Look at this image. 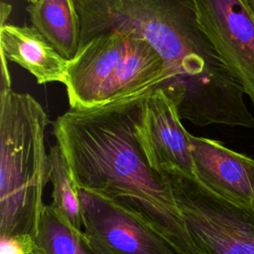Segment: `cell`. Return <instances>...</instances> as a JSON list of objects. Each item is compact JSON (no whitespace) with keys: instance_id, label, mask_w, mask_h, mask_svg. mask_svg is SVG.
I'll use <instances>...</instances> for the list:
<instances>
[{"instance_id":"15","label":"cell","mask_w":254,"mask_h":254,"mask_svg":"<svg viewBox=\"0 0 254 254\" xmlns=\"http://www.w3.org/2000/svg\"><path fill=\"white\" fill-rule=\"evenodd\" d=\"M12 10V6L10 4H7L5 2H1V7H0V21H1V25L3 26L5 24L8 23V18L9 15L11 13Z\"/></svg>"},{"instance_id":"18","label":"cell","mask_w":254,"mask_h":254,"mask_svg":"<svg viewBox=\"0 0 254 254\" xmlns=\"http://www.w3.org/2000/svg\"><path fill=\"white\" fill-rule=\"evenodd\" d=\"M26 1H28L30 4H32V3H36L38 0H26Z\"/></svg>"},{"instance_id":"2","label":"cell","mask_w":254,"mask_h":254,"mask_svg":"<svg viewBox=\"0 0 254 254\" xmlns=\"http://www.w3.org/2000/svg\"><path fill=\"white\" fill-rule=\"evenodd\" d=\"M149 92L90 109L67 110L53 122L56 143L78 190L136 211L179 254H200L188 232L168 176L151 165L137 135Z\"/></svg>"},{"instance_id":"5","label":"cell","mask_w":254,"mask_h":254,"mask_svg":"<svg viewBox=\"0 0 254 254\" xmlns=\"http://www.w3.org/2000/svg\"><path fill=\"white\" fill-rule=\"evenodd\" d=\"M166 175L188 232L200 254H254L252 208L219 196L196 178Z\"/></svg>"},{"instance_id":"6","label":"cell","mask_w":254,"mask_h":254,"mask_svg":"<svg viewBox=\"0 0 254 254\" xmlns=\"http://www.w3.org/2000/svg\"><path fill=\"white\" fill-rule=\"evenodd\" d=\"M83 233L95 254H179L142 215L100 194L78 190Z\"/></svg>"},{"instance_id":"9","label":"cell","mask_w":254,"mask_h":254,"mask_svg":"<svg viewBox=\"0 0 254 254\" xmlns=\"http://www.w3.org/2000/svg\"><path fill=\"white\" fill-rule=\"evenodd\" d=\"M190 142L196 179L219 196L251 208L254 160L213 139L190 133Z\"/></svg>"},{"instance_id":"12","label":"cell","mask_w":254,"mask_h":254,"mask_svg":"<svg viewBox=\"0 0 254 254\" xmlns=\"http://www.w3.org/2000/svg\"><path fill=\"white\" fill-rule=\"evenodd\" d=\"M34 250L39 254H95L83 231L73 228L52 203L43 207Z\"/></svg>"},{"instance_id":"11","label":"cell","mask_w":254,"mask_h":254,"mask_svg":"<svg viewBox=\"0 0 254 254\" xmlns=\"http://www.w3.org/2000/svg\"><path fill=\"white\" fill-rule=\"evenodd\" d=\"M36 28L66 60L79 48V21L73 0H38L26 7Z\"/></svg>"},{"instance_id":"13","label":"cell","mask_w":254,"mask_h":254,"mask_svg":"<svg viewBox=\"0 0 254 254\" xmlns=\"http://www.w3.org/2000/svg\"><path fill=\"white\" fill-rule=\"evenodd\" d=\"M49 182H51L52 204L78 231H83L82 212L78 189L71 177L66 159L58 143L49 151Z\"/></svg>"},{"instance_id":"19","label":"cell","mask_w":254,"mask_h":254,"mask_svg":"<svg viewBox=\"0 0 254 254\" xmlns=\"http://www.w3.org/2000/svg\"><path fill=\"white\" fill-rule=\"evenodd\" d=\"M251 208H252V210H253V212H254V197H253V200H252V204H251Z\"/></svg>"},{"instance_id":"4","label":"cell","mask_w":254,"mask_h":254,"mask_svg":"<svg viewBox=\"0 0 254 254\" xmlns=\"http://www.w3.org/2000/svg\"><path fill=\"white\" fill-rule=\"evenodd\" d=\"M172 74L147 40L133 33L107 32L78 48L68 61L64 86L69 109L85 110L160 88Z\"/></svg>"},{"instance_id":"10","label":"cell","mask_w":254,"mask_h":254,"mask_svg":"<svg viewBox=\"0 0 254 254\" xmlns=\"http://www.w3.org/2000/svg\"><path fill=\"white\" fill-rule=\"evenodd\" d=\"M0 55L27 69L39 84L65 82L68 60L33 26H0Z\"/></svg>"},{"instance_id":"17","label":"cell","mask_w":254,"mask_h":254,"mask_svg":"<svg viewBox=\"0 0 254 254\" xmlns=\"http://www.w3.org/2000/svg\"><path fill=\"white\" fill-rule=\"evenodd\" d=\"M25 254H39V253H37L35 250H32V251H29V252H27Z\"/></svg>"},{"instance_id":"8","label":"cell","mask_w":254,"mask_h":254,"mask_svg":"<svg viewBox=\"0 0 254 254\" xmlns=\"http://www.w3.org/2000/svg\"><path fill=\"white\" fill-rule=\"evenodd\" d=\"M137 135L156 170L196 178L190 132L182 123L177 105L162 89L156 88L145 96Z\"/></svg>"},{"instance_id":"7","label":"cell","mask_w":254,"mask_h":254,"mask_svg":"<svg viewBox=\"0 0 254 254\" xmlns=\"http://www.w3.org/2000/svg\"><path fill=\"white\" fill-rule=\"evenodd\" d=\"M201 29L254 108V18L242 0H193Z\"/></svg>"},{"instance_id":"3","label":"cell","mask_w":254,"mask_h":254,"mask_svg":"<svg viewBox=\"0 0 254 254\" xmlns=\"http://www.w3.org/2000/svg\"><path fill=\"white\" fill-rule=\"evenodd\" d=\"M49 117L29 93L0 91V238L34 244L49 182Z\"/></svg>"},{"instance_id":"1","label":"cell","mask_w":254,"mask_h":254,"mask_svg":"<svg viewBox=\"0 0 254 254\" xmlns=\"http://www.w3.org/2000/svg\"><path fill=\"white\" fill-rule=\"evenodd\" d=\"M79 47L107 32L133 33L160 54L172 77L164 91L182 120L254 129L244 89L198 23L193 0H73Z\"/></svg>"},{"instance_id":"14","label":"cell","mask_w":254,"mask_h":254,"mask_svg":"<svg viewBox=\"0 0 254 254\" xmlns=\"http://www.w3.org/2000/svg\"><path fill=\"white\" fill-rule=\"evenodd\" d=\"M1 58V81H0V91L4 89L11 88V76L8 68V61L3 55H0Z\"/></svg>"},{"instance_id":"16","label":"cell","mask_w":254,"mask_h":254,"mask_svg":"<svg viewBox=\"0 0 254 254\" xmlns=\"http://www.w3.org/2000/svg\"><path fill=\"white\" fill-rule=\"evenodd\" d=\"M242 2L244 3V5L248 9V11L250 12L252 17L254 18V0H242Z\"/></svg>"}]
</instances>
